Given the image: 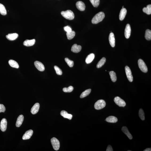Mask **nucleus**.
<instances>
[{
    "instance_id": "7",
    "label": "nucleus",
    "mask_w": 151,
    "mask_h": 151,
    "mask_svg": "<svg viewBox=\"0 0 151 151\" xmlns=\"http://www.w3.org/2000/svg\"><path fill=\"white\" fill-rule=\"evenodd\" d=\"M125 71L129 81L132 82L133 81V77L132 75L131 71L130 68L128 66L125 67Z\"/></svg>"
},
{
    "instance_id": "34",
    "label": "nucleus",
    "mask_w": 151,
    "mask_h": 151,
    "mask_svg": "<svg viewBox=\"0 0 151 151\" xmlns=\"http://www.w3.org/2000/svg\"><path fill=\"white\" fill-rule=\"evenodd\" d=\"M65 60L67 63V64L70 67H72L73 66L74 63L73 61L69 60L67 58H65Z\"/></svg>"
},
{
    "instance_id": "33",
    "label": "nucleus",
    "mask_w": 151,
    "mask_h": 151,
    "mask_svg": "<svg viewBox=\"0 0 151 151\" xmlns=\"http://www.w3.org/2000/svg\"><path fill=\"white\" fill-rule=\"evenodd\" d=\"M139 116L142 120H144L145 119V114L143 109H140L139 111Z\"/></svg>"
},
{
    "instance_id": "15",
    "label": "nucleus",
    "mask_w": 151,
    "mask_h": 151,
    "mask_svg": "<svg viewBox=\"0 0 151 151\" xmlns=\"http://www.w3.org/2000/svg\"><path fill=\"white\" fill-rule=\"evenodd\" d=\"M81 46L78 45L77 44H75L72 46L71 51L74 53H78L81 51Z\"/></svg>"
},
{
    "instance_id": "27",
    "label": "nucleus",
    "mask_w": 151,
    "mask_h": 151,
    "mask_svg": "<svg viewBox=\"0 0 151 151\" xmlns=\"http://www.w3.org/2000/svg\"><path fill=\"white\" fill-rule=\"evenodd\" d=\"M0 13L2 15L5 16L7 14L5 6L3 4L0 3Z\"/></svg>"
},
{
    "instance_id": "17",
    "label": "nucleus",
    "mask_w": 151,
    "mask_h": 151,
    "mask_svg": "<svg viewBox=\"0 0 151 151\" xmlns=\"http://www.w3.org/2000/svg\"><path fill=\"white\" fill-rule=\"evenodd\" d=\"M18 36V35L16 33L9 34L6 36L7 39L10 41L15 40L17 39Z\"/></svg>"
},
{
    "instance_id": "4",
    "label": "nucleus",
    "mask_w": 151,
    "mask_h": 151,
    "mask_svg": "<svg viewBox=\"0 0 151 151\" xmlns=\"http://www.w3.org/2000/svg\"><path fill=\"white\" fill-rule=\"evenodd\" d=\"M138 64L139 68L142 72L145 73L147 72V66L143 60L141 59H139L138 61Z\"/></svg>"
},
{
    "instance_id": "39",
    "label": "nucleus",
    "mask_w": 151,
    "mask_h": 151,
    "mask_svg": "<svg viewBox=\"0 0 151 151\" xmlns=\"http://www.w3.org/2000/svg\"><path fill=\"white\" fill-rule=\"evenodd\" d=\"M106 151H113V149L112 148V146L110 145H109L108 146L107 149H106Z\"/></svg>"
},
{
    "instance_id": "29",
    "label": "nucleus",
    "mask_w": 151,
    "mask_h": 151,
    "mask_svg": "<svg viewBox=\"0 0 151 151\" xmlns=\"http://www.w3.org/2000/svg\"><path fill=\"white\" fill-rule=\"evenodd\" d=\"M91 89H87L85 90L83 92H82V94H81L80 96V98H83L87 97V96L90 93H91Z\"/></svg>"
},
{
    "instance_id": "25",
    "label": "nucleus",
    "mask_w": 151,
    "mask_h": 151,
    "mask_svg": "<svg viewBox=\"0 0 151 151\" xmlns=\"http://www.w3.org/2000/svg\"><path fill=\"white\" fill-rule=\"evenodd\" d=\"M110 78L112 82H116L117 80V77L116 73L113 71H111L109 72Z\"/></svg>"
},
{
    "instance_id": "1",
    "label": "nucleus",
    "mask_w": 151,
    "mask_h": 151,
    "mask_svg": "<svg viewBox=\"0 0 151 151\" xmlns=\"http://www.w3.org/2000/svg\"><path fill=\"white\" fill-rule=\"evenodd\" d=\"M105 15L103 12H100L95 15L91 20V22L93 24H97L101 22L104 18Z\"/></svg>"
},
{
    "instance_id": "11",
    "label": "nucleus",
    "mask_w": 151,
    "mask_h": 151,
    "mask_svg": "<svg viewBox=\"0 0 151 151\" xmlns=\"http://www.w3.org/2000/svg\"><path fill=\"white\" fill-rule=\"evenodd\" d=\"M33 134V131L32 130H30L26 132L23 137L24 140L29 139L31 138Z\"/></svg>"
},
{
    "instance_id": "19",
    "label": "nucleus",
    "mask_w": 151,
    "mask_h": 151,
    "mask_svg": "<svg viewBox=\"0 0 151 151\" xmlns=\"http://www.w3.org/2000/svg\"><path fill=\"white\" fill-rule=\"evenodd\" d=\"M122 131L123 132L127 135L130 139L131 140L132 139V136L129 131L127 127L125 126L123 127L122 128Z\"/></svg>"
},
{
    "instance_id": "30",
    "label": "nucleus",
    "mask_w": 151,
    "mask_h": 151,
    "mask_svg": "<svg viewBox=\"0 0 151 151\" xmlns=\"http://www.w3.org/2000/svg\"><path fill=\"white\" fill-rule=\"evenodd\" d=\"M75 35V31H72V32H67L66 35L68 39L69 40H72L74 38Z\"/></svg>"
},
{
    "instance_id": "31",
    "label": "nucleus",
    "mask_w": 151,
    "mask_h": 151,
    "mask_svg": "<svg viewBox=\"0 0 151 151\" xmlns=\"http://www.w3.org/2000/svg\"><path fill=\"white\" fill-rule=\"evenodd\" d=\"M145 38L148 40H151V31L149 29H147L146 31Z\"/></svg>"
},
{
    "instance_id": "9",
    "label": "nucleus",
    "mask_w": 151,
    "mask_h": 151,
    "mask_svg": "<svg viewBox=\"0 0 151 151\" xmlns=\"http://www.w3.org/2000/svg\"><path fill=\"white\" fill-rule=\"evenodd\" d=\"M34 64L35 67L40 71L43 72L45 70V67L40 62L36 61L35 62Z\"/></svg>"
},
{
    "instance_id": "14",
    "label": "nucleus",
    "mask_w": 151,
    "mask_h": 151,
    "mask_svg": "<svg viewBox=\"0 0 151 151\" xmlns=\"http://www.w3.org/2000/svg\"><path fill=\"white\" fill-rule=\"evenodd\" d=\"M109 40L111 46L114 47L115 46V38L114 35L111 32L110 33L109 36Z\"/></svg>"
},
{
    "instance_id": "26",
    "label": "nucleus",
    "mask_w": 151,
    "mask_h": 151,
    "mask_svg": "<svg viewBox=\"0 0 151 151\" xmlns=\"http://www.w3.org/2000/svg\"><path fill=\"white\" fill-rule=\"evenodd\" d=\"M143 11L148 15L151 14V5H149L147 6L146 7H145L143 9Z\"/></svg>"
},
{
    "instance_id": "20",
    "label": "nucleus",
    "mask_w": 151,
    "mask_h": 151,
    "mask_svg": "<svg viewBox=\"0 0 151 151\" xmlns=\"http://www.w3.org/2000/svg\"><path fill=\"white\" fill-rule=\"evenodd\" d=\"M24 119V117L23 115H20L17 118L16 123V127H20L22 125Z\"/></svg>"
},
{
    "instance_id": "21",
    "label": "nucleus",
    "mask_w": 151,
    "mask_h": 151,
    "mask_svg": "<svg viewBox=\"0 0 151 151\" xmlns=\"http://www.w3.org/2000/svg\"><path fill=\"white\" fill-rule=\"evenodd\" d=\"M60 115L64 118L68 119L69 120L72 119V115L70 114H69L68 112L65 111H62L60 112Z\"/></svg>"
},
{
    "instance_id": "12",
    "label": "nucleus",
    "mask_w": 151,
    "mask_h": 151,
    "mask_svg": "<svg viewBox=\"0 0 151 151\" xmlns=\"http://www.w3.org/2000/svg\"><path fill=\"white\" fill-rule=\"evenodd\" d=\"M76 6L77 8L80 11H83L85 10V4L82 1H79L77 2L76 4Z\"/></svg>"
},
{
    "instance_id": "16",
    "label": "nucleus",
    "mask_w": 151,
    "mask_h": 151,
    "mask_svg": "<svg viewBox=\"0 0 151 151\" xmlns=\"http://www.w3.org/2000/svg\"><path fill=\"white\" fill-rule=\"evenodd\" d=\"M35 42V39L32 40H27L23 42L24 45L26 47H30L34 45Z\"/></svg>"
},
{
    "instance_id": "41",
    "label": "nucleus",
    "mask_w": 151,
    "mask_h": 151,
    "mask_svg": "<svg viewBox=\"0 0 151 151\" xmlns=\"http://www.w3.org/2000/svg\"><path fill=\"white\" fill-rule=\"evenodd\" d=\"M124 8V6H123L122 7V8Z\"/></svg>"
},
{
    "instance_id": "24",
    "label": "nucleus",
    "mask_w": 151,
    "mask_h": 151,
    "mask_svg": "<svg viewBox=\"0 0 151 151\" xmlns=\"http://www.w3.org/2000/svg\"><path fill=\"white\" fill-rule=\"evenodd\" d=\"M8 63L11 67L18 68L19 67V65L17 62L13 60H10L8 61Z\"/></svg>"
},
{
    "instance_id": "10",
    "label": "nucleus",
    "mask_w": 151,
    "mask_h": 151,
    "mask_svg": "<svg viewBox=\"0 0 151 151\" xmlns=\"http://www.w3.org/2000/svg\"><path fill=\"white\" fill-rule=\"evenodd\" d=\"M131 26L129 24H127L126 26L125 32V36L127 39H128L131 36Z\"/></svg>"
},
{
    "instance_id": "40",
    "label": "nucleus",
    "mask_w": 151,
    "mask_h": 151,
    "mask_svg": "<svg viewBox=\"0 0 151 151\" xmlns=\"http://www.w3.org/2000/svg\"><path fill=\"white\" fill-rule=\"evenodd\" d=\"M144 151H151V148H147L146 149H145Z\"/></svg>"
},
{
    "instance_id": "6",
    "label": "nucleus",
    "mask_w": 151,
    "mask_h": 151,
    "mask_svg": "<svg viewBox=\"0 0 151 151\" xmlns=\"http://www.w3.org/2000/svg\"><path fill=\"white\" fill-rule=\"evenodd\" d=\"M115 103L118 106L120 107H124L126 105L125 101L119 97H116L114 99Z\"/></svg>"
},
{
    "instance_id": "37",
    "label": "nucleus",
    "mask_w": 151,
    "mask_h": 151,
    "mask_svg": "<svg viewBox=\"0 0 151 151\" xmlns=\"http://www.w3.org/2000/svg\"><path fill=\"white\" fill-rule=\"evenodd\" d=\"M6 110L5 107L4 105L0 104V113L1 112H4Z\"/></svg>"
},
{
    "instance_id": "32",
    "label": "nucleus",
    "mask_w": 151,
    "mask_h": 151,
    "mask_svg": "<svg viewBox=\"0 0 151 151\" xmlns=\"http://www.w3.org/2000/svg\"><path fill=\"white\" fill-rule=\"evenodd\" d=\"M92 4L94 7H97L100 4V0H90Z\"/></svg>"
},
{
    "instance_id": "13",
    "label": "nucleus",
    "mask_w": 151,
    "mask_h": 151,
    "mask_svg": "<svg viewBox=\"0 0 151 151\" xmlns=\"http://www.w3.org/2000/svg\"><path fill=\"white\" fill-rule=\"evenodd\" d=\"M40 104L39 103H37L34 105L31 109V111L32 114L35 115L38 113L40 108Z\"/></svg>"
},
{
    "instance_id": "2",
    "label": "nucleus",
    "mask_w": 151,
    "mask_h": 151,
    "mask_svg": "<svg viewBox=\"0 0 151 151\" xmlns=\"http://www.w3.org/2000/svg\"><path fill=\"white\" fill-rule=\"evenodd\" d=\"M61 14L65 18L68 20H72L74 18V14L72 10H70L62 11Z\"/></svg>"
},
{
    "instance_id": "28",
    "label": "nucleus",
    "mask_w": 151,
    "mask_h": 151,
    "mask_svg": "<svg viewBox=\"0 0 151 151\" xmlns=\"http://www.w3.org/2000/svg\"><path fill=\"white\" fill-rule=\"evenodd\" d=\"M106 60L105 58L104 57L102 58L101 60H100L99 61L97 65V68H100L101 67L106 63Z\"/></svg>"
},
{
    "instance_id": "5",
    "label": "nucleus",
    "mask_w": 151,
    "mask_h": 151,
    "mask_svg": "<svg viewBox=\"0 0 151 151\" xmlns=\"http://www.w3.org/2000/svg\"><path fill=\"white\" fill-rule=\"evenodd\" d=\"M51 141L53 148L56 151L58 150L60 147V143L59 140L56 138L53 137L51 139Z\"/></svg>"
},
{
    "instance_id": "23",
    "label": "nucleus",
    "mask_w": 151,
    "mask_h": 151,
    "mask_svg": "<svg viewBox=\"0 0 151 151\" xmlns=\"http://www.w3.org/2000/svg\"><path fill=\"white\" fill-rule=\"evenodd\" d=\"M95 58V55L93 53L89 55L86 59L85 61L87 64L91 63L94 60Z\"/></svg>"
},
{
    "instance_id": "22",
    "label": "nucleus",
    "mask_w": 151,
    "mask_h": 151,
    "mask_svg": "<svg viewBox=\"0 0 151 151\" xmlns=\"http://www.w3.org/2000/svg\"><path fill=\"white\" fill-rule=\"evenodd\" d=\"M118 120L117 118L116 117L113 116H110L106 118V121L110 123H116L117 122Z\"/></svg>"
},
{
    "instance_id": "8",
    "label": "nucleus",
    "mask_w": 151,
    "mask_h": 151,
    "mask_svg": "<svg viewBox=\"0 0 151 151\" xmlns=\"http://www.w3.org/2000/svg\"><path fill=\"white\" fill-rule=\"evenodd\" d=\"M7 121L5 118H4L1 120L0 124V128L1 131H5L7 129Z\"/></svg>"
},
{
    "instance_id": "35",
    "label": "nucleus",
    "mask_w": 151,
    "mask_h": 151,
    "mask_svg": "<svg viewBox=\"0 0 151 151\" xmlns=\"http://www.w3.org/2000/svg\"><path fill=\"white\" fill-rule=\"evenodd\" d=\"M73 87L72 86H70L68 88H64L63 91L65 92H71L73 91Z\"/></svg>"
},
{
    "instance_id": "38",
    "label": "nucleus",
    "mask_w": 151,
    "mask_h": 151,
    "mask_svg": "<svg viewBox=\"0 0 151 151\" xmlns=\"http://www.w3.org/2000/svg\"><path fill=\"white\" fill-rule=\"evenodd\" d=\"M64 29L67 32H70L72 31V29L68 26H67L64 27Z\"/></svg>"
},
{
    "instance_id": "36",
    "label": "nucleus",
    "mask_w": 151,
    "mask_h": 151,
    "mask_svg": "<svg viewBox=\"0 0 151 151\" xmlns=\"http://www.w3.org/2000/svg\"><path fill=\"white\" fill-rule=\"evenodd\" d=\"M54 68L56 71V73L57 75H61L62 74L63 72H62L61 69L60 68H59L58 67L56 66H55Z\"/></svg>"
},
{
    "instance_id": "18",
    "label": "nucleus",
    "mask_w": 151,
    "mask_h": 151,
    "mask_svg": "<svg viewBox=\"0 0 151 151\" xmlns=\"http://www.w3.org/2000/svg\"><path fill=\"white\" fill-rule=\"evenodd\" d=\"M127 10L125 8H122L121 10L119 15V19L120 20H124L127 14Z\"/></svg>"
},
{
    "instance_id": "3",
    "label": "nucleus",
    "mask_w": 151,
    "mask_h": 151,
    "mask_svg": "<svg viewBox=\"0 0 151 151\" xmlns=\"http://www.w3.org/2000/svg\"><path fill=\"white\" fill-rule=\"evenodd\" d=\"M106 105V102L104 100H100L96 102L94 105V107L97 110H100L104 108Z\"/></svg>"
}]
</instances>
